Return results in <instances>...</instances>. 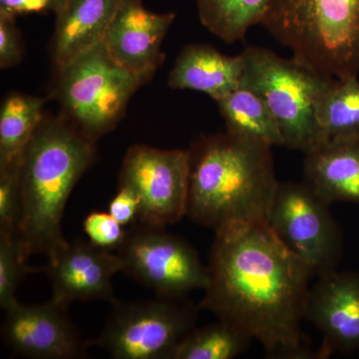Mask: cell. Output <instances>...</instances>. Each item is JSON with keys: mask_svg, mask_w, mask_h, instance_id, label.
<instances>
[{"mask_svg": "<svg viewBox=\"0 0 359 359\" xmlns=\"http://www.w3.org/2000/svg\"><path fill=\"white\" fill-rule=\"evenodd\" d=\"M207 268L201 309L257 340L266 355L311 358L302 323L313 276L268 223L215 231Z\"/></svg>", "mask_w": 359, "mask_h": 359, "instance_id": "1", "label": "cell"}, {"mask_svg": "<svg viewBox=\"0 0 359 359\" xmlns=\"http://www.w3.org/2000/svg\"><path fill=\"white\" fill-rule=\"evenodd\" d=\"M271 148L226 132L190 151L187 217L217 231L268 222L278 183Z\"/></svg>", "mask_w": 359, "mask_h": 359, "instance_id": "2", "label": "cell"}, {"mask_svg": "<svg viewBox=\"0 0 359 359\" xmlns=\"http://www.w3.org/2000/svg\"><path fill=\"white\" fill-rule=\"evenodd\" d=\"M93 142L73 125L43 119L20 163L18 236L25 256H53L67 245L62 218L80 178L95 160Z\"/></svg>", "mask_w": 359, "mask_h": 359, "instance_id": "3", "label": "cell"}, {"mask_svg": "<svg viewBox=\"0 0 359 359\" xmlns=\"http://www.w3.org/2000/svg\"><path fill=\"white\" fill-rule=\"evenodd\" d=\"M261 25L302 65L358 77L359 0H271Z\"/></svg>", "mask_w": 359, "mask_h": 359, "instance_id": "4", "label": "cell"}, {"mask_svg": "<svg viewBox=\"0 0 359 359\" xmlns=\"http://www.w3.org/2000/svg\"><path fill=\"white\" fill-rule=\"evenodd\" d=\"M241 54L244 58L241 84L263 98L280 127L283 147L306 154L327 143L316 106L334 78L264 47L248 46Z\"/></svg>", "mask_w": 359, "mask_h": 359, "instance_id": "5", "label": "cell"}, {"mask_svg": "<svg viewBox=\"0 0 359 359\" xmlns=\"http://www.w3.org/2000/svg\"><path fill=\"white\" fill-rule=\"evenodd\" d=\"M56 96L90 141L115 128L135 92L149 80L118 65L103 43L58 68Z\"/></svg>", "mask_w": 359, "mask_h": 359, "instance_id": "6", "label": "cell"}, {"mask_svg": "<svg viewBox=\"0 0 359 359\" xmlns=\"http://www.w3.org/2000/svg\"><path fill=\"white\" fill-rule=\"evenodd\" d=\"M179 299L113 304L102 334L90 346L116 359H173L177 346L195 328L196 311Z\"/></svg>", "mask_w": 359, "mask_h": 359, "instance_id": "7", "label": "cell"}, {"mask_svg": "<svg viewBox=\"0 0 359 359\" xmlns=\"http://www.w3.org/2000/svg\"><path fill=\"white\" fill-rule=\"evenodd\" d=\"M330 205L304 182L280 183L266 222L313 276L335 271L341 261L342 233Z\"/></svg>", "mask_w": 359, "mask_h": 359, "instance_id": "8", "label": "cell"}, {"mask_svg": "<svg viewBox=\"0 0 359 359\" xmlns=\"http://www.w3.org/2000/svg\"><path fill=\"white\" fill-rule=\"evenodd\" d=\"M118 255L123 271L158 297L180 299L194 290H205L209 283L208 268L192 245L164 228L140 224L127 231Z\"/></svg>", "mask_w": 359, "mask_h": 359, "instance_id": "9", "label": "cell"}, {"mask_svg": "<svg viewBox=\"0 0 359 359\" xmlns=\"http://www.w3.org/2000/svg\"><path fill=\"white\" fill-rule=\"evenodd\" d=\"M190 151L132 146L127 151L119 186L131 189L140 201L138 222L166 228L187 215Z\"/></svg>", "mask_w": 359, "mask_h": 359, "instance_id": "10", "label": "cell"}, {"mask_svg": "<svg viewBox=\"0 0 359 359\" xmlns=\"http://www.w3.org/2000/svg\"><path fill=\"white\" fill-rule=\"evenodd\" d=\"M1 327L6 346L20 356L34 359H78L88 355L84 341L68 314V306L54 301L42 304L20 302L6 311Z\"/></svg>", "mask_w": 359, "mask_h": 359, "instance_id": "11", "label": "cell"}, {"mask_svg": "<svg viewBox=\"0 0 359 359\" xmlns=\"http://www.w3.org/2000/svg\"><path fill=\"white\" fill-rule=\"evenodd\" d=\"M123 268L118 252L77 240L48 257L43 271L51 280L52 301L69 306L73 302L115 304L112 278Z\"/></svg>", "mask_w": 359, "mask_h": 359, "instance_id": "12", "label": "cell"}, {"mask_svg": "<svg viewBox=\"0 0 359 359\" xmlns=\"http://www.w3.org/2000/svg\"><path fill=\"white\" fill-rule=\"evenodd\" d=\"M316 278L309 289L304 320L323 337L320 358L337 351L359 353V275L335 269Z\"/></svg>", "mask_w": 359, "mask_h": 359, "instance_id": "13", "label": "cell"}, {"mask_svg": "<svg viewBox=\"0 0 359 359\" xmlns=\"http://www.w3.org/2000/svg\"><path fill=\"white\" fill-rule=\"evenodd\" d=\"M175 18L173 13H151L142 0H123L102 43L118 65L150 78L164 61L162 44Z\"/></svg>", "mask_w": 359, "mask_h": 359, "instance_id": "14", "label": "cell"}, {"mask_svg": "<svg viewBox=\"0 0 359 359\" xmlns=\"http://www.w3.org/2000/svg\"><path fill=\"white\" fill-rule=\"evenodd\" d=\"M123 0H63L56 11L53 59L61 67L104 36Z\"/></svg>", "mask_w": 359, "mask_h": 359, "instance_id": "15", "label": "cell"}, {"mask_svg": "<svg viewBox=\"0 0 359 359\" xmlns=\"http://www.w3.org/2000/svg\"><path fill=\"white\" fill-rule=\"evenodd\" d=\"M244 58L224 55L207 44H191L177 58L168 84L171 88L202 92L221 100L240 86Z\"/></svg>", "mask_w": 359, "mask_h": 359, "instance_id": "16", "label": "cell"}, {"mask_svg": "<svg viewBox=\"0 0 359 359\" xmlns=\"http://www.w3.org/2000/svg\"><path fill=\"white\" fill-rule=\"evenodd\" d=\"M304 183L330 204H359V140L328 142L306 153Z\"/></svg>", "mask_w": 359, "mask_h": 359, "instance_id": "17", "label": "cell"}, {"mask_svg": "<svg viewBox=\"0 0 359 359\" xmlns=\"http://www.w3.org/2000/svg\"><path fill=\"white\" fill-rule=\"evenodd\" d=\"M217 103L229 133L269 147L285 146L275 117L254 90L240 84Z\"/></svg>", "mask_w": 359, "mask_h": 359, "instance_id": "18", "label": "cell"}, {"mask_svg": "<svg viewBox=\"0 0 359 359\" xmlns=\"http://www.w3.org/2000/svg\"><path fill=\"white\" fill-rule=\"evenodd\" d=\"M45 100L11 94L0 110V169L18 166L26 146L43 121Z\"/></svg>", "mask_w": 359, "mask_h": 359, "instance_id": "19", "label": "cell"}, {"mask_svg": "<svg viewBox=\"0 0 359 359\" xmlns=\"http://www.w3.org/2000/svg\"><path fill=\"white\" fill-rule=\"evenodd\" d=\"M316 118L327 143L359 140L358 78H334L318 99Z\"/></svg>", "mask_w": 359, "mask_h": 359, "instance_id": "20", "label": "cell"}, {"mask_svg": "<svg viewBox=\"0 0 359 359\" xmlns=\"http://www.w3.org/2000/svg\"><path fill=\"white\" fill-rule=\"evenodd\" d=\"M271 0H197L202 25L226 43L245 39L248 32L261 25Z\"/></svg>", "mask_w": 359, "mask_h": 359, "instance_id": "21", "label": "cell"}, {"mask_svg": "<svg viewBox=\"0 0 359 359\" xmlns=\"http://www.w3.org/2000/svg\"><path fill=\"white\" fill-rule=\"evenodd\" d=\"M240 328L218 323L194 328L175 351L173 359H231L244 353L252 341Z\"/></svg>", "mask_w": 359, "mask_h": 359, "instance_id": "22", "label": "cell"}, {"mask_svg": "<svg viewBox=\"0 0 359 359\" xmlns=\"http://www.w3.org/2000/svg\"><path fill=\"white\" fill-rule=\"evenodd\" d=\"M18 233L0 235V308L6 311L18 302L16 290L26 276L43 271L27 266Z\"/></svg>", "mask_w": 359, "mask_h": 359, "instance_id": "23", "label": "cell"}, {"mask_svg": "<svg viewBox=\"0 0 359 359\" xmlns=\"http://www.w3.org/2000/svg\"><path fill=\"white\" fill-rule=\"evenodd\" d=\"M20 217V165H18L0 169V235L18 233Z\"/></svg>", "mask_w": 359, "mask_h": 359, "instance_id": "24", "label": "cell"}, {"mask_svg": "<svg viewBox=\"0 0 359 359\" xmlns=\"http://www.w3.org/2000/svg\"><path fill=\"white\" fill-rule=\"evenodd\" d=\"M109 212H92L84 219L83 229L89 242L102 249L119 250L127 231Z\"/></svg>", "mask_w": 359, "mask_h": 359, "instance_id": "25", "label": "cell"}, {"mask_svg": "<svg viewBox=\"0 0 359 359\" xmlns=\"http://www.w3.org/2000/svg\"><path fill=\"white\" fill-rule=\"evenodd\" d=\"M14 16L0 13V67H13L20 61L22 48Z\"/></svg>", "mask_w": 359, "mask_h": 359, "instance_id": "26", "label": "cell"}, {"mask_svg": "<svg viewBox=\"0 0 359 359\" xmlns=\"http://www.w3.org/2000/svg\"><path fill=\"white\" fill-rule=\"evenodd\" d=\"M140 201L138 196L131 189L119 186V190L109 203L108 212L125 226L138 221Z\"/></svg>", "mask_w": 359, "mask_h": 359, "instance_id": "27", "label": "cell"}, {"mask_svg": "<svg viewBox=\"0 0 359 359\" xmlns=\"http://www.w3.org/2000/svg\"><path fill=\"white\" fill-rule=\"evenodd\" d=\"M63 0H0V13L15 16L57 11Z\"/></svg>", "mask_w": 359, "mask_h": 359, "instance_id": "28", "label": "cell"}]
</instances>
